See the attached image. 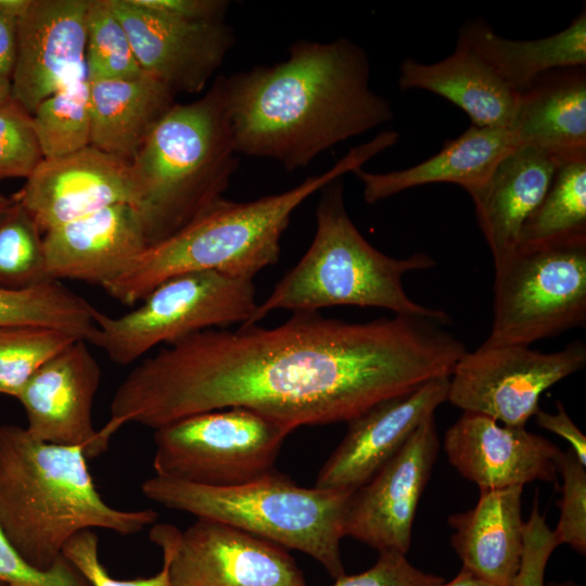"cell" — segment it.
I'll return each instance as SVG.
<instances>
[{
	"mask_svg": "<svg viewBox=\"0 0 586 586\" xmlns=\"http://www.w3.org/2000/svg\"><path fill=\"white\" fill-rule=\"evenodd\" d=\"M518 148L510 128L472 125L442 149L415 166L387 173L353 174L362 183L364 200L369 204L406 190L430 183L447 182L463 188L470 196L487 182L498 163Z\"/></svg>",
	"mask_w": 586,
	"mask_h": 586,
	"instance_id": "22",
	"label": "cell"
},
{
	"mask_svg": "<svg viewBox=\"0 0 586 586\" xmlns=\"http://www.w3.org/2000/svg\"><path fill=\"white\" fill-rule=\"evenodd\" d=\"M523 486L481 491L477 504L450 515V542L462 569L496 586H512L523 551Z\"/></svg>",
	"mask_w": 586,
	"mask_h": 586,
	"instance_id": "23",
	"label": "cell"
},
{
	"mask_svg": "<svg viewBox=\"0 0 586 586\" xmlns=\"http://www.w3.org/2000/svg\"><path fill=\"white\" fill-rule=\"evenodd\" d=\"M292 431L243 407L192 415L154 430L153 469L196 485H241L273 470Z\"/></svg>",
	"mask_w": 586,
	"mask_h": 586,
	"instance_id": "10",
	"label": "cell"
},
{
	"mask_svg": "<svg viewBox=\"0 0 586 586\" xmlns=\"http://www.w3.org/2000/svg\"><path fill=\"white\" fill-rule=\"evenodd\" d=\"M97 313L86 298L53 280L22 290L0 289V327L42 326L88 342Z\"/></svg>",
	"mask_w": 586,
	"mask_h": 586,
	"instance_id": "29",
	"label": "cell"
},
{
	"mask_svg": "<svg viewBox=\"0 0 586 586\" xmlns=\"http://www.w3.org/2000/svg\"><path fill=\"white\" fill-rule=\"evenodd\" d=\"M435 265L422 252L396 258L371 245L351 219L343 181L337 178L321 189L316 232L308 250L242 326L257 324L279 309L318 311L336 305L383 308L394 315L428 317L447 326L451 323L447 313L417 303L403 284L406 273Z\"/></svg>",
	"mask_w": 586,
	"mask_h": 586,
	"instance_id": "6",
	"label": "cell"
},
{
	"mask_svg": "<svg viewBox=\"0 0 586 586\" xmlns=\"http://www.w3.org/2000/svg\"><path fill=\"white\" fill-rule=\"evenodd\" d=\"M445 324L394 315L368 322L298 311L283 323L208 329L143 359L116 388L106 425L153 430L230 407L293 431L348 422L375 404L450 377L466 353Z\"/></svg>",
	"mask_w": 586,
	"mask_h": 586,
	"instance_id": "1",
	"label": "cell"
},
{
	"mask_svg": "<svg viewBox=\"0 0 586 586\" xmlns=\"http://www.w3.org/2000/svg\"><path fill=\"white\" fill-rule=\"evenodd\" d=\"M87 460L81 447L44 443L26 428L0 425V526L20 557L38 571L54 566L67 542L82 531L128 536L157 519L150 508L110 506Z\"/></svg>",
	"mask_w": 586,
	"mask_h": 586,
	"instance_id": "3",
	"label": "cell"
},
{
	"mask_svg": "<svg viewBox=\"0 0 586 586\" xmlns=\"http://www.w3.org/2000/svg\"><path fill=\"white\" fill-rule=\"evenodd\" d=\"M441 586H496L488 582H485L464 569H461L460 572L447 583H443Z\"/></svg>",
	"mask_w": 586,
	"mask_h": 586,
	"instance_id": "44",
	"label": "cell"
},
{
	"mask_svg": "<svg viewBox=\"0 0 586 586\" xmlns=\"http://www.w3.org/2000/svg\"><path fill=\"white\" fill-rule=\"evenodd\" d=\"M518 146L563 161L586 156V66L550 69L519 93L510 127Z\"/></svg>",
	"mask_w": 586,
	"mask_h": 586,
	"instance_id": "24",
	"label": "cell"
},
{
	"mask_svg": "<svg viewBox=\"0 0 586 586\" xmlns=\"http://www.w3.org/2000/svg\"><path fill=\"white\" fill-rule=\"evenodd\" d=\"M0 581L8 586H91L63 557L48 571L29 566L0 526Z\"/></svg>",
	"mask_w": 586,
	"mask_h": 586,
	"instance_id": "37",
	"label": "cell"
},
{
	"mask_svg": "<svg viewBox=\"0 0 586 586\" xmlns=\"http://www.w3.org/2000/svg\"><path fill=\"white\" fill-rule=\"evenodd\" d=\"M559 156L533 146H518L495 167L487 182L471 195L477 225L494 265L519 245L523 222L547 192Z\"/></svg>",
	"mask_w": 586,
	"mask_h": 586,
	"instance_id": "21",
	"label": "cell"
},
{
	"mask_svg": "<svg viewBox=\"0 0 586 586\" xmlns=\"http://www.w3.org/2000/svg\"><path fill=\"white\" fill-rule=\"evenodd\" d=\"M145 9L186 21H225L229 1L226 0H132Z\"/></svg>",
	"mask_w": 586,
	"mask_h": 586,
	"instance_id": "40",
	"label": "cell"
},
{
	"mask_svg": "<svg viewBox=\"0 0 586 586\" xmlns=\"http://www.w3.org/2000/svg\"><path fill=\"white\" fill-rule=\"evenodd\" d=\"M43 158L90 145L91 115L88 76H81L43 100L33 114Z\"/></svg>",
	"mask_w": 586,
	"mask_h": 586,
	"instance_id": "30",
	"label": "cell"
},
{
	"mask_svg": "<svg viewBox=\"0 0 586 586\" xmlns=\"http://www.w3.org/2000/svg\"><path fill=\"white\" fill-rule=\"evenodd\" d=\"M257 306L253 279L215 270L182 273L162 282L124 315L98 310L88 342L115 364L129 365L158 344L215 327L246 324Z\"/></svg>",
	"mask_w": 586,
	"mask_h": 586,
	"instance_id": "8",
	"label": "cell"
},
{
	"mask_svg": "<svg viewBox=\"0 0 586 586\" xmlns=\"http://www.w3.org/2000/svg\"><path fill=\"white\" fill-rule=\"evenodd\" d=\"M373 156V149L364 143L328 170L284 192L249 202L222 198L173 235L148 246L103 288L119 303L131 306L162 282L182 273L215 270L253 279L278 262L280 240L293 212L326 184L362 168Z\"/></svg>",
	"mask_w": 586,
	"mask_h": 586,
	"instance_id": "4",
	"label": "cell"
},
{
	"mask_svg": "<svg viewBox=\"0 0 586 586\" xmlns=\"http://www.w3.org/2000/svg\"><path fill=\"white\" fill-rule=\"evenodd\" d=\"M12 201V196L0 194V209L5 207Z\"/></svg>",
	"mask_w": 586,
	"mask_h": 586,
	"instance_id": "46",
	"label": "cell"
},
{
	"mask_svg": "<svg viewBox=\"0 0 586 586\" xmlns=\"http://www.w3.org/2000/svg\"><path fill=\"white\" fill-rule=\"evenodd\" d=\"M42 160L33 114L9 98L0 104V181L27 179Z\"/></svg>",
	"mask_w": 586,
	"mask_h": 586,
	"instance_id": "34",
	"label": "cell"
},
{
	"mask_svg": "<svg viewBox=\"0 0 586 586\" xmlns=\"http://www.w3.org/2000/svg\"><path fill=\"white\" fill-rule=\"evenodd\" d=\"M457 41L472 49L508 87L520 93L550 69L586 66V10L584 7L559 33L528 40L501 37L487 21L476 18L461 26Z\"/></svg>",
	"mask_w": 586,
	"mask_h": 586,
	"instance_id": "27",
	"label": "cell"
},
{
	"mask_svg": "<svg viewBox=\"0 0 586 586\" xmlns=\"http://www.w3.org/2000/svg\"><path fill=\"white\" fill-rule=\"evenodd\" d=\"M440 448L434 416L364 486L354 492L344 532L379 552L406 555L412 524Z\"/></svg>",
	"mask_w": 586,
	"mask_h": 586,
	"instance_id": "13",
	"label": "cell"
},
{
	"mask_svg": "<svg viewBox=\"0 0 586 586\" xmlns=\"http://www.w3.org/2000/svg\"><path fill=\"white\" fill-rule=\"evenodd\" d=\"M31 0H0V13L18 22L26 13Z\"/></svg>",
	"mask_w": 586,
	"mask_h": 586,
	"instance_id": "43",
	"label": "cell"
},
{
	"mask_svg": "<svg viewBox=\"0 0 586 586\" xmlns=\"http://www.w3.org/2000/svg\"><path fill=\"white\" fill-rule=\"evenodd\" d=\"M149 499L196 518L222 522L319 562L335 579L345 574L341 540L354 491L302 487L270 471L230 487L152 476L141 485Z\"/></svg>",
	"mask_w": 586,
	"mask_h": 586,
	"instance_id": "7",
	"label": "cell"
},
{
	"mask_svg": "<svg viewBox=\"0 0 586 586\" xmlns=\"http://www.w3.org/2000/svg\"><path fill=\"white\" fill-rule=\"evenodd\" d=\"M89 80V79H88ZM90 145L131 163L176 94L142 73L128 79L89 81Z\"/></svg>",
	"mask_w": 586,
	"mask_h": 586,
	"instance_id": "26",
	"label": "cell"
},
{
	"mask_svg": "<svg viewBox=\"0 0 586 586\" xmlns=\"http://www.w3.org/2000/svg\"><path fill=\"white\" fill-rule=\"evenodd\" d=\"M47 281L52 280L47 272L41 230L12 198L0 209V289L22 290Z\"/></svg>",
	"mask_w": 586,
	"mask_h": 586,
	"instance_id": "31",
	"label": "cell"
},
{
	"mask_svg": "<svg viewBox=\"0 0 586 586\" xmlns=\"http://www.w3.org/2000/svg\"><path fill=\"white\" fill-rule=\"evenodd\" d=\"M0 586H8V585L0 581Z\"/></svg>",
	"mask_w": 586,
	"mask_h": 586,
	"instance_id": "47",
	"label": "cell"
},
{
	"mask_svg": "<svg viewBox=\"0 0 586 586\" xmlns=\"http://www.w3.org/2000/svg\"><path fill=\"white\" fill-rule=\"evenodd\" d=\"M444 578L413 566L406 555L380 552L377 562L359 574L336 578L333 586H441Z\"/></svg>",
	"mask_w": 586,
	"mask_h": 586,
	"instance_id": "38",
	"label": "cell"
},
{
	"mask_svg": "<svg viewBox=\"0 0 586 586\" xmlns=\"http://www.w3.org/2000/svg\"><path fill=\"white\" fill-rule=\"evenodd\" d=\"M557 471L563 479L562 498L559 501L560 519L552 531L558 543L568 544L582 555L586 552V472L574 453L559 451Z\"/></svg>",
	"mask_w": 586,
	"mask_h": 586,
	"instance_id": "35",
	"label": "cell"
},
{
	"mask_svg": "<svg viewBox=\"0 0 586 586\" xmlns=\"http://www.w3.org/2000/svg\"><path fill=\"white\" fill-rule=\"evenodd\" d=\"M46 266L54 281L71 279L104 286L146 247L138 211L113 205L48 230Z\"/></svg>",
	"mask_w": 586,
	"mask_h": 586,
	"instance_id": "20",
	"label": "cell"
},
{
	"mask_svg": "<svg viewBox=\"0 0 586 586\" xmlns=\"http://www.w3.org/2000/svg\"><path fill=\"white\" fill-rule=\"evenodd\" d=\"M88 0H31L17 22L11 97L30 114L73 80L87 75Z\"/></svg>",
	"mask_w": 586,
	"mask_h": 586,
	"instance_id": "17",
	"label": "cell"
},
{
	"mask_svg": "<svg viewBox=\"0 0 586 586\" xmlns=\"http://www.w3.org/2000/svg\"><path fill=\"white\" fill-rule=\"evenodd\" d=\"M75 340L42 326L0 327V394L17 398L34 373Z\"/></svg>",
	"mask_w": 586,
	"mask_h": 586,
	"instance_id": "33",
	"label": "cell"
},
{
	"mask_svg": "<svg viewBox=\"0 0 586 586\" xmlns=\"http://www.w3.org/2000/svg\"><path fill=\"white\" fill-rule=\"evenodd\" d=\"M586 241V156L562 162L544 198L523 222L518 247Z\"/></svg>",
	"mask_w": 586,
	"mask_h": 586,
	"instance_id": "28",
	"label": "cell"
},
{
	"mask_svg": "<svg viewBox=\"0 0 586 586\" xmlns=\"http://www.w3.org/2000/svg\"><path fill=\"white\" fill-rule=\"evenodd\" d=\"M398 87L429 91L448 100L466 112L475 126L510 128L519 103V93L459 41L451 54L435 63L403 60Z\"/></svg>",
	"mask_w": 586,
	"mask_h": 586,
	"instance_id": "25",
	"label": "cell"
},
{
	"mask_svg": "<svg viewBox=\"0 0 586 586\" xmlns=\"http://www.w3.org/2000/svg\"><path fill=\"white\" fill-rule=\"evenodd\" d=\"M585 365L586 345L582 341L550 353L525 345L483 343L475 351L466 352L456 364L449 377L447 400L463 412L524 428L539 409L542 394Z\"/></svg>",
	"mask_w": 586,
	"mask_h": 586,
	"instance_id": "11",
	"label": "cell"
},
{
	"mask_svg": "<svg viewBox=\"0 0 586 586\" xmlns=\"http://www.w3.org/2000/svg\"><path fill=\"white\" fill-rule=\"evenodd\" d=\"M100 382L95 357L86 341L75 340L46 361L17 396L26 430L44 443L81 447L87 459L99 457L109 447L92 419Z\"/></svg>",
	"mask_w": 586,
	"mask_h": 586,
	"instance_id": "16",
	"label": "cell"
},
{
	"mask_svg": "<svg viewBox=\"0 0 586 586\" xmlns=\"http://www.w3.org/2000/svg\"><path fill=\"white\" fill-rule=\"evenodd\" d=\"M12 198L41 232L113 205L138 204L131 164L91 145L43 158Z\"/></svg>",
	"mask_w": 586,
	"mask_h": 586,
	"instance_id": "15",
	"label": "cell"
},
{
	"mask_svg": "<svg viewBox=\"0 0 586 586\" xmlns=\"http://www.w3.org/2000/svg\"><path fill=\"white\" fill-rule=\"evenodd\" d=\"M558 546L535 501L531 518L524 523L521 563L512 586H544L547 560Z\"/></svg>",
	"mask_w": 586,
	"mask_h": 586,
	"instance_id": "39",
	"label": "cell"
},
{
	"mask_svg": "<svg viewBox=\"0 0 586 586\" xmlns=\"http://www.w3.org/2000/svg\"><path fill=\"white\" fill-rule=\"evenodd\" d=\"M238 155L218 76L200 99L176 103L130 163L148 246L173 235L224 198Z\"/></svg>",
	"mask_w": 586,
	"mask_h": 586,
	"instance_id": "5",
	"label": "cell"
},
{
	"mask_svg": "<svg viewBox=\"0 0 586 586\" xmlns=\"http://www.w3.org/2000/svg\"><path fill=\"white\" fill-rule=\"evenodd\" d=\"M238 154L285 170L391 122V102L372 90L365 49L341 37L297 40L282 62L222 76Z\"/></svg>",
	"mask_w": 586,
	"mask_h": 586,
	"instance_id": "2",
	"label": "cell"
},
{
	"mask_svg": "<svg viewBox=\"0 0 586 586\" xmlns=\"http://www.w3.org/2000/svg\"><path fill=\"white\" fill-rule=\"evenodd\" d=\"M11 98V80L0 74V104Z\"/></svg>",
	"mask_w": 586,
	"mask_h": 586,
	"instance_id": "45",
	"label": "cell"
},
{
	"mask_svg": "<svg viewBox=\"0 0 586 586\" xmlns=\"http://www.w3.org/2000/svg\"><path fill=\"white\" fill-rule=\"evenodd\" d=\"M493 322L484 343L525 345L586 324V241L517 247L494 265Z\"/></svg>",
	"mask_w": 586,
	"mask_h": 586,
	"instance_id": "9",
	"label": "cell"
},
{
	"mask_svg": "<svg viewBox=\"0 0 586 586\" xmlns=\"http://www.w3.org/2000/svg\"><path fill=\"white\" fill-rule=\"evenodd\" d=\"M85 64L89 81L128 79L143 73L109 0H88Z\"/></svg>",
	"mask_w": 586,
	"mask_h": 586,
	"instance_id": "32",
	"label": "cell"
},
{
	"mask_svg": "<svg viewBox=\"0 0 586 586\" xmlns=\"http://www.w3.org/2000/svg\"><path fill=\"white\" fill-rule=\"evenodd\" d=\"M109 3L130 39L142 72L175 94L202 91L235 41L226 21L180 20L132 0Z\"/></svg>",
	"mask_w": 586,
	"mask_h": 586,
	"instance_id": "14",
	"label": "cell"
},
{
	"mask_svg": "<svg viewBox=\"0 0 586 586\" xmlns=\"http://www.w3.org/2000/svg\"><path fill=\"white\" fill-rule=\"evenodd\" d=\"M534 417L538 426L564 438L581 464L586 467V437L560 402H557V412L550 413L538 409Z\"/></svg>",
	"mask_w": 586,
	"mask_h": 586,
	"instance_id": "41",
	"label": "cell"
},
{
	"mask_svg": "<svg viewBox=\"0 0 586 586\" xmlns=\"http://www.w3.org/2000/svg\"><path fill=\"white\" fill-rule=\"evenodd\" d=\"M449 377L380 402L348 421V429L321 467L315 486L357 491L404 446L415 430L447 402Z\"/></svg>",
	"mask_w": 586,
	"mask_h": 586,
	"instance_id": "18",
	"label": "cell"
},
{
	"mask_svg": "<svg viewBox=\"0 0 586 586\" xmlns=\"http://www.w3.org/2000/svg\"><path fill=\"white\" fill-rule=\"evenodd\" d=\"M444 448L450 464L480 491L553 482L560 449L525 428L500 425L480 413L463 412L447 430Z\"/></svg>",
	"mask_w": 586,
	"mask_h": 586,
	"instance_id": "19",
	"label": "cell"
},
{
	"mask_svg": "<svg viewBox=\"0 0 586 586\" xmlns=\"http://www.w3.org/2000/svg\"><path fill=\"white\" fill-rule=\"evenodd\" d=\"M62 555L91 586H173L165 559L162 570L153 576L136 579L113 577L100 561L99 538L92 530L82 531L71 538Z\"/></svg>",
	"mask_w": 586,
	"mask_h": 586,
	"instance_id": "36",
	"label": "cell"
},
{
	"mask_svg": "<svg viewBox=\"0 0 586 586\" xmlns=\"http://www.w3.org/2000/svg\"><path fill=\"white\" fill-rule=\"evenodd\" d=\"M17 52V22L0 13V74L11 80Z\"/></svg>",
	"mask_w": 586,
	"mask_h": 586,
	"instance_id": "42",
	"label": "cell"
},
{
	"mask_svg": "<svg viewBox=\"0 0 586 586\" xmlns=\"http://www.w3.org/2000/svg\"><path fill=\"white\" fill-rule=\"evenodd\" d=\"M150 539L173 586H305L285 548L222 522L196 518L183 531L155 524Z\"/></svg>",
	"mask_w": 586,
	"mask_h": 586,
	"instance_id": "12",
	"label": "cell"
}]
</instances>
